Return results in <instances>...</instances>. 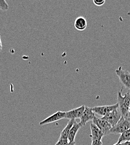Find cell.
<instances>
[{
    "mask_svg": "<svg viewBox=\"0 0 130 145\" xmlns=\"http://www.w3.org/2000/svg\"><path fill=\"white\" fill-rule=\"evenodd\" d=\"M85 106L82 105L77 108L73 109L70 110L65 112V118L69 120H76L80 118L84 111Z\"/></svg>",
    "mask_w": 130,
    "mask_h": 145,
    "instance_id": "8",
    "label": "cell"
},
{
    "mask_svg": "<svg viewBox=\"0 0 130 145\" xmlns=\"http://www.w3.org/2000/svg\"><path fill=\"white\" fill-rule=\"evenodd\" d=\"M115 72L122 85L126 88L130 90V72L126 70H123L122 67H119L115 69Z\"/></svg>",
    "mask_w": 130,
    "mask_h": 145,
    "instance_id": "3",
    "label": "cell"
},
{
    "mask_svg": "<svg viewBox=\"0 0 130 145\" xmlns=\"http://www.w3.org/2000/svg\"><path fill=\"white\" fill-rule=\"evenodd\" d=\"M66 145H75V141H73V142H69V143Z\"/></svg>",
    "mask_w": 130,
    "mask_h": 145,
    "instance_id": "21",
    "label": "cell"
},
{
    "mask_svg": "<svg viewBox=\"0 0 130 145\" xmlns=\"http://www.w3.org/2000/svg\"><path fill=\"white\" fill-rule=\"evenodd\" d=\"M118 108V103L110 106H96L92 108L93 112L103 117L109 112Z\"/></svg>",
    "mask_w": 130,
    "mask_h": 145,
    "instance_id": "7",
    "label": "cell"
},
{
    "mask_svg": "<svg viewBox=\"0 0 130 145\" xmlns=\"http://www.w3.org/2000/svg\"><path fill=\"white\" fill-rule=\"evenodd\" d=\"M75 121H76L75 120H70L69 121V122H68L67 125H66V126L65 127V128L61 132L59 138L67 139L69 132H70L71 127H73V126L74 125Z\"/></svg>",
    "mask_w": 130,
    "mask_h": 145,
    "instance_id": "13",
    "label": "cell"
},
{
    "mask_svg": "<svg viewBox=\"0 0 130 145\" xmlns=\"http://www.w3.org/2000/svg\"><path fill=\"white\" fill-rule=\"evenodd\" d=\"M95 116V113L93 112L92 108L85 107L82 116L80 118V122H79L81 127L85 125L90 121H93Z\"/></svg>",
    "mask_w": 130,
    "mask_h": 145,
    "instance_id": "9",
    "label": "cell"
},
{
    "mask_svg": "<svg viewBox=\"0 0 130 145\" xmlns=\"http://www.w3.org/2000/svg\"><path fill=\"white\" fill-rule=\"evenodd\" d=\"M126 141H130V129H129L120 135L117 143L121 144Z\"/></svg>",
    "mask_w": 130,
    "mask_h": 145,
    "instance_id": "14",
    "label": "cell"
},
{
    "mask_svg": "<svg viewBox=\"0 0 130 145\" xmlns=\"http://www.w3.org/2000/svg\"><path fill=\"white\" fill-rule=\"evenodd\" d=\"M81 127V126L80 124V123H78L75 121L73 127H71V128L69 132V133L67 140L69 142L75 141V136Z\"/></svg>",
    "mask_w": 130,
    "mask_h": 145,
    "instance_id": "12",
    "label": "cell"
},
{
    "mask_svg": "<svg viewBox=\"0 0 130 145\" xmlns=\"http://www.w3.org/2000/svg\"><path fill=\"white\" fill-rule=\"evenodd\" d=\"M90 129H91L90 137L92 138V141L93 140L101 141L102 138L104 136L103 132L93 123H92L90 125Z\"/></svg>",
    "mask_w": 130,
    "mask_h": 145,
    "instance_id": "10",
    "label": "cell"
},
{
    "mask_svg": "<svg viewBox=\"0 0 130 145\" xmlns=\"http://www.w3.org/2000/svg\"><path fill=\"white\" fill-rule=\"evenodd\" d=\"M69 141L67 139H63V138H59L58 141L55 145H66L69 143Z\"/></svg>",
    "mask_w": 130,
    "mask_h": 145,
    "instance_id": "16",
    "label": "cell"
},
{
    "mask_svg": "<svg viewBox=\"0 0 130 145\" xmlns=\"http://www.w3.org/2000/svg\"><path fill=\"white\" fill-rule=\"evenodd\" d=\"M63 118H65V112L57 111L54 114L51 115L50 116L46 118L45 120L40 122L39 125L40 126L46 125L49 123L55 122Z\"/></svg>",
    "mask_w": 130,
    "mask_h": 145,
    "instance_id": "6",
    "label": "cell"
},
{
    "mask_svg": "<svg viewBox=\"0 0 130 145\" xmlns=\"http://www.w3.org/2000/svg\"><path fill=\"white\" fill-rule=\"evenodd\" d=\"M113 145H120V144H118V143H116V144H114Z\"/></svg>",
    "mask_w": 130,
    "mask_h": 145,
    "instance_id": "22",
    "label": "cell"
},
{
    "mask_svg": "<svg viewBox=\"0 0 130 145\" xmlns=\"http://www.w3.org/2000/svg\"><path fill=\"white\" fill-rule=\"evenodd\" d=\"M122 117L121 113L118 108L109 112L102 118L107 121L112 127L114 126Z\"/></svg>",
    "mask_w": 130,
    "mask_h": 145,
    "instance_id": "5",
    "label": "cell"
},
{
    "mask_svg": "<svg viewBox=\"0 0 130 145\" xmlns=\"http://www.w3.org/2000/svg\"><path fill=\"white\" fill-rule=\"evenodd\" d=\"M103 142L102 141L99 140H93L92 141V145H102Z\"/></svg>",
    "mask_w": 130,
    "mask_h": 145,
    "instance_id": "18",
    "label": "cell"
},
{
    "mask_svg": "<svg viewBox=\"0 0 130 145\" xmlns=\"http://www.w3.org/2000/svg\"><path fill=\"white\" fill-rule=\"evenodd\" d=\"M106 2L105 0H93V3L95 6H101Z\"/></svg>",
    "mask_w": 130,
    "mask_h": 145,
    "instance_id": "17",
    "label": "cell"
},
{
    "mask_svg": "<svg viewBox=\"0 0 130 145\" xmlns=\"http://www.w3.org/2000/svg\"><path fill=\"white\" fill-rule=\"evenodd\" d=\"M129 129H130V117H123L122 116L118 123L114 126L112 127L110 134H121Z\"/></svg>",
    "mask_w": 130,
    "mask_h": 145,
    "instance_id": "2",
    "label": "cell"
},
{
    "mask_svg": "<svg viewBox=\"0 0 130 145\" xmlns=\"http://www.w3.org/2000/svg\"><path fill=\"white\" fill-rule=\"evenodd\" d=\"M93 123L98 127L103 132L104 135L110 134V131L112 127L107 121L102 117L95 116L93 120Z\"/></svg>",
    "mask_w": 130,
    "mask_h": 145,
    "instance_id": "4",
    "label": "cell"
},
{
    "mask_svg": "<svg viewBox=\"0 0 130 145\" xmlns=\"http://www.w3.org/2000/svg\"><path fill=\"white\" fill-rule=\"evenodd\" d=\"M118 109L123 117H129V108L130 106V93L129 92L125 93V95H122V90L118 91L117 98Z\"/></svg>",
    "mask_w": 130,
    "mask_h": 145,
    "instance_id": "1",
    "label": "cell"
},
{
    "mask_svg": "<svg viewBox=\"0 0 130 145\" xmlns=\"http://www.w3.org/2000/svg\"><path fill=\"white\" fill-rule=\"evenodd\" d=\"M2 41H1V35H0V52L2 50Z\"/></svg>",
    "mask_w": 130,
    "mask_h": 145,
    "instance_id": "20",
    "label": "cell"
},
{
    "mask_svg": "<svg viewBox=\"0 0 130 145\" xmlns=\"http://www.w3.org/2000/svg\"><path fill=\"white\" fill-rule=\"evenodd\" d=\"M129 113H130V106L129 108Z\"/></svg>",
    "mask_w": 130,
    "mask_h": 145,
    "instance_id": "23",
    "label": "cell"
},
{
    "mask_svg": "<svg viewBox=\"0 0 130 145\" xmlns=\"http://www.w3.org/2000/svg\"><path fill=\"white\" fill-rule=\"evenodd\" d=\"M9 6L7 2L5 0L0 1V9L3 11H6L9 9Z\"/></svg>",
    "mask_w": 130,
    "mask_h": 145,
    "instance_id": "15",
    "label": "cell"
},
{
    "mask_svg": "<svg viewBox=\"0 0 130 145\" xmlns=\"http://www.w3.org/2000/svg\"><path fill=\"white\" fill-rule=\"evenodd\" d=\"M120 145H130V141H126L120 144Z\"/></svg>",
    "mask_w": 130,
    "mask_h": 145,
    "instance_id": "19",
    "label": "cell"
},
{
    "mask_svg": "<svg viewBox=\"0 0 130 145\" xmlns=\"http://www.w3.org/2000/svg\"><path fill=\"white\" fill-rule=\"evenodd\" d=\"M87 21L84 17L80 16L75 20L74 22V26L75 29L78 31H84L87 27Z\"/></svg>",
    "mask_w": 130,
    "mask_h": 145,
    "instance_id": "11",
    "label": "cell"
}]
</instances>
